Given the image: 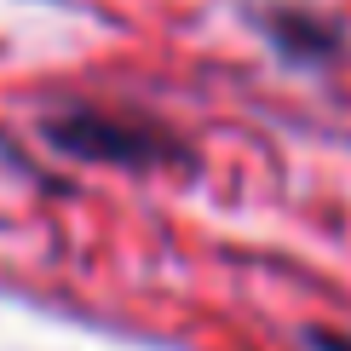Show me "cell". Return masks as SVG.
<instances>
[{
	"label": "cell",
	"instance_id": "1",
	"mask_svg": "<svg viewBox=\"0 0 351 351\" xmlns=\"http://www.w3.org/2000/svg\"><path fill=\"white\" fill-rule=\"evenodd\" d=\"M35 144L81 167H110L127 179L150 173H196V138L138 104H104V98H52L35 115Z\"/></svg>",
	"mask_w": 351,
	"mask_h": 351
},
{
	"label": "cell",
	"instance_id": "2",
	"mask_svg": "<svg viewBox=\"0 0 351 351\" xmlns=\"http://www.w3.org/2000/svg\"><path fill=\"white\" fill-rule=\"evenodd\" d=\"M247 29L265 40L276 64L300 69V75H334L351 58V23L311 0H254Z\"/></svg>",
	"mask_w": 351,
	"mask_h": 351
},
{
	"label": "cell",
	"instance_id": "3",
	"mask_svg": "<svg viewBox=\"0 0 351 351\" xmlns=\"http://www.w3.org/2000/svg\"><path fill=\"white\" fill-rule=\"evenodd\" d=\"M305 351H351V328H323V323H305L300 328Z\"/></svg>",
	"mask_w": 351,
	"mask_h": 351
}]
</instances>
